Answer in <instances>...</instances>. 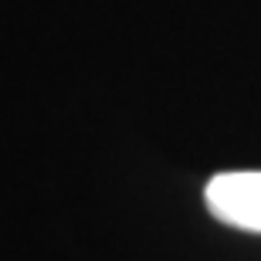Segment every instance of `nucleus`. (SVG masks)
<instances>
[{
	"mask_svg": "<svg viewBox=\"0 0 261 261\" xmlns=\"http://www.w3.org/2000/svg\"><path fill=\"white\" fill-rule=\"evenodd\" d=\"M203 200L221 224L261 234V170H234L211 176Z\"/></svg>",
	"mask_w": 261,
	"mask_h": 261,
	"instance_id": "nucleus-1",
	"label": "nucleus"
}]
</instances>
